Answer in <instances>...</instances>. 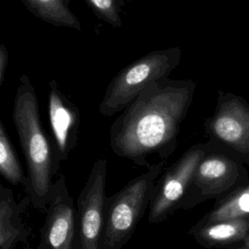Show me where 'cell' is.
<instances>
[{
	"mask_svg": "<svg viewBox=\"0 0 249 249\" xmlns=\"http://www.w3.org/2000/svg\"><path fill=\"white\" fill-rule=\"evenodd\" d=\"M16 91L13 120L27 163L33 194L46 197L51 190L53 157L39 114L35 89L26 74L19 77Z\"/></svg>",
	"mask_w": 249,
	"mask_h": 249,
	"instance_id": "obj_2",
	"label": "cell"
},
{
	"mask_svg": "<svg viewBox=\"0 0 249 249\" xmlns=\"http://www.w3.org/2000/svg\"><path fill=\"white\" fill-rule=\"evenodd\" d=\"M206 148L207 142L193 145L163 174L151 200L148 217L150 223L161 222L178 209Z\"/></svg>",
	"mask_w": 249,
	"mask_h": 249,
	"instance_id": "obj_7",
	"label": "cell"
},
{
	"mask_svg": "<svg viewBox=\"0 0 249 249\" xmlns=\"http://www.w3.org/2000/svg\"><path fill=\"white\" fill-rule=\"evenodd\" d=\"M195 90L192 80L166 77L149 84L111 124L113 152L138 164H145L154 154L167 159L176 146Z\"/></svg>",
	"mask_w": 249,
	"mask_h": 249,
	"instance_id": "obj_1",
	"label": "cell"
},
{
	"mask_svg": "<svg viewBox=\"0 0 249 249\" xmlns=\"http://www.w3.org/2000/svg\"><path fill=\"white\" fill-rule=\"evenodd\" d=\"M189 234L206 248L242 243L249 235V221L224 220L206 224L196 223L189 231Z\"/></svg>",
	"mask_w": 249,
	"mask_h": 249,
	"instance_id": "obj_11",
	"label": "cell"
},
{
	"mask_svg": "<svg viewBox=\"0 0 249 249\" xmlns=\"http://www.w3.org/2000/svg\"><path fill=\"white\" fill-rule=\"evenodd\" d=\"M7 64H8V51L3 44H0V84L3 81Z\"/></svg>",
	"mask_w": 249,
	"mask_h": 249,
	"instance_id": "obj_17",
	"label": "cell"
},
{
	"mask_svg": "<svg viewBox=\"0 0 249 249\" xmlns=\"http://www.w3.org/2000/svg\"><path fill=\"white\" fill-rule=\"evenodd\" d=\"M241 245H244V246H247V247H249V235L245 238V240L241 243Z\"/></svg>",
	"mask_w": 249,
	"mask_h": 249,
	"instance_id": "obj_18",
	"label": "cell"
},
{
	"mask_svg": "<svg viewBox=\"0 0 249 249\" xmlns=\"http://www.w3.org/2000/svg\"><path fill=\"white\" fill-rule=\"evenodd\" d=\"M249 183L244 162L227 148L207 141L205 154L195 170L178 209H191L208 199H223Z\"/></svg>",
	"mask_w": 249,
	"mask_h": 249,
	"instance_id": "obj_3",
	"label": "cell"
},
{
	"mask_svg": "<svg viewBox=\"0 0 249 249\" xmlns=\"http://www.w3.org/2000/svg\"><path fill=\"white\" fill-rule=\"evenodd\" d=\"M89 9L101 20L114 27H121L123 0H85Z\"/></svg>",
	"mask_w": 249,
	"mask_h": 249,
	"instance_id": "obj_15",
	"label": "cell"
},
{
	"mask_svg": "<svg viewBox=\"0 0 249 249\" xmlns=\"http://www.w3.org/2000/svg\"><path fill=\"white\" fill-rule=\"evenodd\" d=\"M166 159L149 166L105 203L103 231L98 249H120L130 237L145 207L151 202Z\"/></svg>",
	"mask_w": 249,
	"mask_h": 249,
	"instance_id": "obj_4",
	"label": "cell"
},
{
	"mask_svg": "<svg viewBox=\"0 0 249 249\" xmlns=\"http://www.w3.org/2000/svg\"><path fill=\"white\" fill-rule=\"evenodd\" d=\"M107 160H97L78 199L77 216L80 249H98L105 215Z\"/></svg>",
	"mask_w": 249,
	"mask_h": 249,
	"instance_id": "obj_8",
	"label": "cell"
},
{
	"mask_svg": "<svg viewBox=\"0 0 249 249\" xmlns=\"http://www.w3.org/2000/svg\"><path fill=\"white\" fill-rule=\"evenodd\" d=\"M35 17L57 27L82 30L81 22L71 11L70 0H20Z\"/></svg>",
	"mask_w": 249,
	"mask_h": 249,
	"instance_id": "obj_12",
	"label": "cell"
},
{
	"mask_svg": "<svg viewBox=\"0 0 249 249\" xmlns=\"http://www.w3.org/2000/svg\"><path fill=\"white\" fill-rule=\"evenodd\" d=\"M204 129L211 140L236 155L249 166V103L234 93L219 90L215 111Z\"/></svg>",
	"mask_w": 249,
	"mask_h": 249,
	"instance_id": "obj_6",
	"label": "cell"
},
{
	"mask_svg": "<svg viewBox=\"0 0 249 249\" xmlns=\"http://www.w3.org/2000/svg\"><path fill=\"white\" fill-rule=\"evenodd\" d=\"M235 249H249V247L244 246V245H241V246H239V247H237V248H235Z\"/></svg>",
	"mask_w": 249,
	"mask_h": 249,
	"instance_id": "obj_19",
	"label": "cell"
},
{
	"mask_svg": "<svg viewBox=\"0 0 249 249\" xmlns=\"http://www.w3.org/2000/svg\"><path fill=\"white\" fill-rule=\"evenodd\" d=\"M224 220L249 221V183L227 197L215 201L213 208L197 223L206 224Z\"/></svg>",
	"mask_w": 249,
	"mask_h": 249,
	"instance_id": "obj_13",
	"label": "cell"
},
{
	"mask_svg": "<svg viewBox=\"0 0 249 249\" xmlns=\"http://www.w3.org/2000/svg\"><path fill=\"white\" fill-rule=\"evenodd\" d=\"M0 173L12 183H21L23 171L0 120Z\"/></svg>",
	"mask_w": 249,
	"mask_h": 249,
	"instance_id": "obj_14",
	"label": "cell"
},
{
	"mask_svg": "<svg viewBox=\"0 0 249 249\" xmlns=\"http://www.w3.org/2000/svg\"><path fill=\"white\" fill-rule=\"evenodd\" d=\"M178 47L151 52L126 65L112 79L98 107L104 117H111L127 107L151 83L166 78L181 60Z\"/></svg>",
	"mask_w": 249,
	"mask_h": 249,
	"instance_id": "obj_5",
	"label": "cell"
},
{
	"mask_svg": "<svg viewBox=\"0 0 249 249\" xmlns=\"http://www.w3.org/2000/svg\"><path fill=\"white\" fill-rule=\"evenodd\" d=\"M75 211L65 187L64 177L52 187V199L48 212L45 237L51 249H73L75 236Z\"/></svg>",
	"mask_w": 249,
	"mask_h": 249,
	"instance_id": "obj_9",
	"label": "cell"
},
{
	"mask_svg": "<svg viewBox=\"0 0 249 249\" xmlns=\"http://www.w3.org/2000/svg\"><path fill=\"white\" fill-rule=\"evenodd\" d=\"M49 86L50 124L59 156L65 159L77 137L80 112L78 107L62 92L54 80L50 81Z\"/></svg>",
	"mask_w": 249,
	"mask_h": 249,
	"instance_id": "obj_10",
	"label": "cell"
},
{
	"mask_svg": "<svg viewBox=\"0 0 249 249\" xmlns=\"http://www.w3.org/2000/svg\"><path fill=\"white\" fill-rule=\"evenodd\" d=\"M18 234V231L13 227L8 211L0 204V248L7 249Z\"/></svg>",
	"mask_w": 249,
	"mask_h": 249,
	"instance_id": "obj_16",
	"label": "cell"
}]
</instances>
